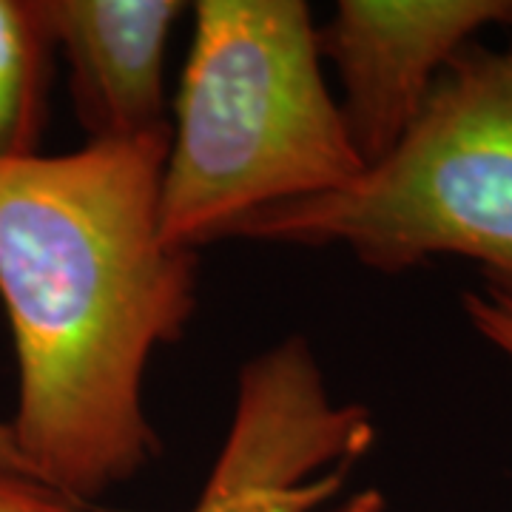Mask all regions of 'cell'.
I'll return each instance as SVG.
<instances>
[{"instance_id":"6da1fadb","label":"cell","mask_w":512,"mask_h":512,"mask_svg":"<svg viewBox=\"0 0 512 512\" xmlns=\"http://www.w3.org/2000/svg\"><path fill=\"white\" fill-rule=\"evenodd\" d=\"M168 134L0 160V302L29 473L80 504L160 453L154 353L197 313L200 256L160 228Z\"/></svg>"},{"instance_id":"7a4b0ae2","label":"cell","mask_w":512,"mask_h":512,"mask_svg":"<svg viewBox=\"0 0 512 512\" xmlns=\"http://www.w3.org/2000/svg\"><path fill=\"white\" fill-rule=\"evenodd\" d=\"M362 171L308 3H194L160 188L165 242H225L259 211L339 191Z\"/></svg>"},{"instance_id":"3957f363","label":"cell","mask_w":512,"mask_h":512,"mask_svg":"<svg viewBox=\"0 0 512 512\" xmlns=\"http://www.w3.org/2000/svg\"><path fill=\"white\" fill-rule=\"evenodd\" d=\"M228 239L333 245L382 274L458 256L512 302V46L470 43L387 157L339 191L259 211Z\"/></svg>"},{"instance_id":"277c9868","label":"cell","mask_w":512,"mask_h":512,"mask_svg":"<svg viewBox=\"0 0 512 512\" xmlns=\"http://www.w3.org/2000/svg\"><path fill=\"white\" fill-rule=\"evenodd\" d=\"M376 444L370 410L330 393L313 345L293 333L251 356L231 421L191 512H316Z\"/></svg>"},{"instance_id":"5b68a950","label":"cell","mask_w":512,"mask_h":512,"mask_svg":"<svg viewBox=\"0 0 512 512\" xmlns=\"http://www.w3.org/2000/svg\"><path fill=\"white\" fill-rule=\"evenodd\" d=\"M487 26H512V0H342L319 49L336 69L339 109L362 163L404 140L444 69Z\"/></svg>"},{"instance_id":"8992f818","label":"cell","mask_w":512,"mask_h":512,"mask_svg":"<svg viewBox=\"0 0 512 512\" xmlns=\"http://www.w3.org/2000/svg\"><path fill=\"white\" fill-rule=\"evenodd\" d=\"M183 12L180 0H43L86 143L171 134L165 55Z\"/></svg>"},{"instance_id":"52a82bcc","label":"cell","mask_w":512,"mask_h":512,"mask_svg":"<svg viewBox=\"0 0 512 512\" xmlns=\"http://www.w3.org/2000/svg\"><path fill=\"white\" fill-rule=\"evenodd\" d=\"M52 57L43 0H0V160L40 154Z\"/></svg>"},{"instance_id":"ba28073f","label":"cell","mask_w":512,"mask_h":512,"mask_svg":"<svg viewBox=\"0 0 512 512\" xmlns=\"http://www.w3.org/2000/svg\"><path fill=\"white\" fill-rule=\"evenodd\" d=\"M0 512H89V507L26 473L0 467Z\"/></svg>"},{"instance_id":"9c48e42d","label":"cell","mask_w":512,"mask_h":512,"mask_svg":"<svg viewBox=\"0 0 512 512\" xmlns=\"http://www.w3.org/2000/svg\"><path fill=\"white\" fill-rule=\"evenodd\" d=\"M464 313L478 336L512 362V302L490 291L464 293Z\"/></svg>"},{"instance_id":"30bf717a","label":"cell","mask_w":512,"mask_h":512,"mask_svg":"<svg viewBox=\"0 0 512 512\" xmlns=\"http://www.w3.org/2000/svg\"><path fill=\"white\" fill-rule=\"evenodd\" d=\"M0 467H3V470H15V473H26V476H32V473H29V467H26V461H23V456H20L18 441H15V433H12V424H9V419H0Z\"/></svg>"},{"instance_id":"8fae6325","label":"cell","mask_w":512,"mask_h":512,"mask_svg":"<svg viewBox=\"0 0 512 512\" xmlns=\"http://www.w3.org/2000/svg\"><path fill=\"white\" fill-rule=\"evenodd\" d=\"M330 512H384V498L379 490H362Z\"/></svg>"}]
</instances>
